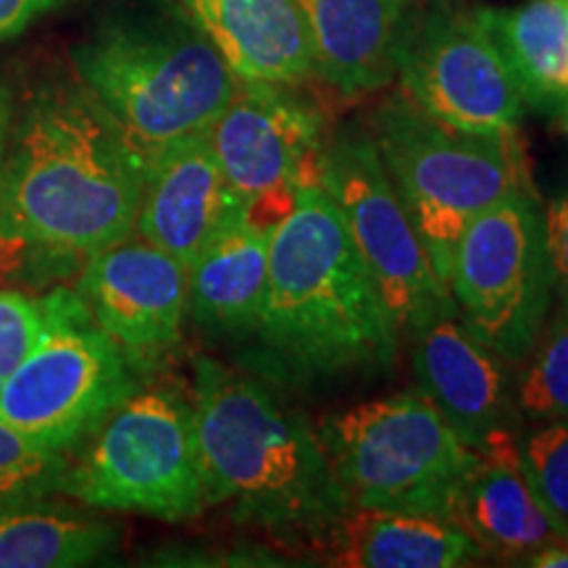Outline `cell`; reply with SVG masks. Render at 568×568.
I'll list each match as a JSON object with an SVG mask.
<instances>
[{"instance_id":"obj_1","label":"cell","mask_w":568,"mask_h":568,"mask_svg":"<svg viewBox=\"0 0 568 568\" xmlns=\"http://www.w3.org/2000/svg\"><path fill=\"white\" fill-rule=\"evenodd\" d=\"M403 335L322 184L297 187L268 230V284L243 364L268 385L322 393L389 374Z\"/></svg>"},{"instance_id":"obj_2","label":"cell","mask_w":568,"mask_h":568,"mask_svg":"<svg viewBox=\"0 0 568 568\" xmlns=\"http://www.w3.org/2000/svg\"><path fill=\"white\" fill-rule=\"evenodd\" d=\"M145 169L82 84L40 90L11 126L0 240L88 261L134 234Z\"/></svg>"},{"instance_id":"obj_3","label":"cell","mask_w":568,"mask_h":568,"mask_svg":"<svg viewBox=\"0 0 568 568\" xmlns=\"http://www.w3.org/2000/svg\"><path fill=\"white\" fill-rule=\"evenodd\" d=\"M193 410L205 503L290 550H318L353 506L316 426L264 382L195 358Z\"/></svg>"},{"instance_id":"obj_4","label":"cell","mask_w":568,"mask_h":568,"mask_svg":"<svg viewBox=\"0 0 568 568\" xmlns=\"http://www.w3.org/2000/svg\"><path fill=\"white\" fill-rule=\"evenodd\" d=\"M84 90L116 119L145 163L205 132L237 90V74L187 11L109 19L71 53Z\"/></svg>"},{"instance_id":"obj_5","label":"cell","mask_w":568,"mask_h":568,"mask_svg":"<svg viewBox=\"0 0 568 568\" xmlns=\"http://www.w3.org/2000/svg\"><path fill=\"white\" fill-rule=\"evenodd\" d=\"M366 130L445 284L466 226L506 197L535 190L518 132L450 130L403 92L376 103Z\"/></svg>"},{"instance_id":"obj_6","label":"cell","mask_w":568,"mask_h":568,"mask_svg":"<svg viewBox=\"0 0 568 568\" xmlns=\"http://www.w3.org/2000/svg\"><path fill=\"white\" fill-rule=\"evenodd\" d=\"M326 458L353 506L450 518L479 464L422 393L374 397L324 416Z\"/></svg>"},{"instance_id":"obj_7","label":"cell","mask_w":568,"mask_h":568,"mask_svg":"<svg viewBox=\"0 0 568 568\" xmlns=\"http://www.w3.org/2000/svg\"><path fill=\"white\" fill-rule=\"evenodd\" d=\"M69 460L55 493L88 508L190 521L209 508L197 456L193 395L138 387Z\"/></svg>"},{"instance_id":"obj_8","label":"cell","mask_w":568,"mask_h":568,"mask_svg":"<svg viewBox=\"0 0 568 568\" xmlns=\"http://www.w3.org/2000/svg\"><path fill=\"white\" fill-rule=\"evenodd\" d=\"M53 329L0 385V418L69 456L140 387V368L92 322L77 290L45 297Z\"/></svg>"},{"instance_id":"obj_9","label":"cell","mask_w":568,"mask_h":568,"mask_svg":"<svg viewBox=\"0 0 568 568\" xmlns=\"http://www.w3.org/2000/svg\"><path fill=\"white\" fill-rule=\"evenodd\" d=\"M447 287L468 329L510 366H524L556 295L535 190L506 197L466 226Z\"/></svg>"},{"instance_id":"obj_10","label":"cell","mask_w":568,"mask_h":568,"mask_svg":"<svg viewBox=\"0 0 568 568\" xmlns=\"http://www.w3.org/2000/svg\"><path fill=\"white\" fill-rule=\"evenodd\" d=\"M318 184L335 203L403 337L456 305L450 287L432 266L366 126L345 124L329 134Z\"/></svg>"},{"instance_id":"obj_11","label":"cell","mask_w":568,"mask_h":568,"mask_svg":"<svg viewBox=\"0 0 568 568\" xmlns=\"http://www.w3.org/2000/svg\"><path fill=\"white\" fill-rule=\"evenodd\" d=\"M209 140L245 216L272 230L295 205L297 187L318 184L329 130L301 84L240 80Z\"/></svg>"},{"instance_id":"obj_12","label":"cell","mask_w":568,"mask_h":568,"mask_svg":"<svg viewBox=\"0 0 568 568\" xmlns=\"http://www.w3.org/2000/svg\"><path fill=\"white\" fill-rule=\"evenodd\" d=\"M403 95L426 116L468 134H514L521 90L474 11L450 0L416 6L397 55Z\"/></svg>"},{"instance_id":"obj_13","label":"cell","mask_w":568,"mask_h":568,"mask_svg":"<svg viewBox=\"0 0 568 568\" xmlns=\"http://www.w3.org/2000/svg\"><path fill=\"white\" fill-rule=\"evenodd\" d=\"M410 343L418 389L477 456L518 447L514 366L468 329L458 305L416 329Z\"/></svg>"},{"instance_id":"obj_14","label":"cell","mask_w":568,"mask_h":568,"mask_svg":"<svg viewBox=\"0 0 568 568\" xmlns=\"http://www.w3.org/2000/svg\"><path fill=\"white\" fill-rule=\"evenodd\" d=\"M77 293L92 322L109 335L140 372L180 345L187 316V268L142 237L92 253Z\"/></svg>"},{"instance_id":"obj_15","label":"cell","mask_w":568,"mask_h":568,"mask_svg":"<svg viewBox=\"0 0 568 568\" xmlns=\"http://www.w3.org/2000/svg\"><path fill=\"white\" fill-rule=\"evenodd\" d=\"M245 213L213 153L209 130L163 148L148 161L134 234L174 255L184 268Z\"/></svg>"},{"instance_id":"obj_16","label":"cell","mask_w":568,"mask_h":568,"mask_svg":"<svg viewBox=\"0 0 568 568\" xmlns=\"http://www.w3.org/2000/svg\"><path fill=\"white\" fill-rule=\"evenodd\" d=\"M314 59V74L343 98L385 90L416 0H293Z\"/></svg>"},{"instance_id":"obj_17","label":"cell","mask_w":568,"mask_h":568,"mask_svg":"<svg viewBox=\"0 0 568 568\" xmlns=\"http://www.w3.org/2000/svg\"><path fill=\"white\" fill-rule=\"evenodd\" d=\"M237 80L303 84L314 74L293 0H180Z\"/></svg>"},{"instance_id":"obj_18","label":"cell","mask_w":568,"mask_h":568,"mask_svg":"<svg viewBox=\"0 0 568 568\" xmlns=\"http://www.w3.org/2000/svg\"><path fill=\"white\" fill-rule=\"evenodd\" d=\"M316 552L343 568H456L487 558L450 518L364 506L347 508Z\"/></svg>"},{"instance_id":"obj_19","label":"cell","mask_w":568,"mask_h":568,"mask_svg":"<svg viewBox=\"0 0 568 568\" xmlns=\"http://www.w3.org/2000/svg\"><path fill=\"white\" fill-rule=\"evenodd\" d=\"M268 284V230L237 216L187 268V316L216 337L245 343Z\"/></svg>"},{"instance_id":"obj_20","label":"cell","mask_w":568,"mask_h":568,"mask_svg":"<svg viewBox=\"0 0 568 568\" xmlns=\"http://www.w3.org/2000/svg\"><path fill=\"white\" fill-rule=\"evenodd\" d=\"M453 521L468 531L487 556L518 564L545 545L566 539L531 493L518 447L479 456L477 468L460 489Z\"/></svg>"},{"instance_id":"obj_21","label":"cell","mask_w":568,"mask_h":568,"mask_svg":"<svg viewBox=\"0 0 568 568\" xmlns=\"http://www.w3.org/2000/svg\"><path fill=\"white\" fill-rule=\"evenodd\" d=\"M524 103L568 122V0H527L516 9H477Z\"/></svg>"},{"instance_id":"obj_22","label":"cell","mask_w":568,"mask_h":568,"mask_svg":"<svg viewBox=\"0 0 568 568\" xmlns=\"http://www.w3.org/2000/svg\"><path fill=\"white\" fill-rule=\"evenodd\" d=\"M119 545L113 524L42 497L0 500V568L90 566Z\"/></svg>"},{"instance_id":"obj_23","label":"cell","mask_w":568,"mask_h":568,"mask_svg":"<svg viewBox=\"0 0 568 568\" xmlns=\"http://www.w3.org/2000/svg\"><path fill=\"white\" fill-rule=\"evenodd\" d=\"M518 414L531 422L568 418V311L558 308L545 322L516 382Z\"/></svg>"},{"instance_id":"obj_24","label":"cell","mask_w":568,"mask_h":568,"mask_svg":"<svg viewBox=\"0 0 568 568\" xmlns=\"http://www.w3.org/2000/svg\"><path fill=\"white\" fill-rule=\"evenodd\" d=\"M518 453L531 493L568 539V418H552L529 432Z\"/></svg>"},{"instance_id":"obj_25","label":"cell","mask_w":568,"mask_h":568,"mask_svg":"<svg viewBox=\"0 0 568 568\" xmlns=\"http://www.w3.org/2000/svg\"><path fill=\"white\" fill-rule=\"evenodd\" d=\"M69 456L34 445L0 418V500L55 493Z\"/></svg>"},{"instance_id":"obj_26","label":"cell","mask_w":568,"mask_h":568,"mask_svg":"<svg viewBox=\"0 0 568 568\" xmlns=\"http://www.w3.org/2000/svg\"><path fill=\"white\" fill-rule=\"evenodd\" d=\"M53 316L45 301L0 290V385L51 335Z\"/></svg>"},{"instance_id":"obj_27","label":"cell","mask_w":568,"mask_h":568,"mask_svg":"<svg viewBox=\"0 0 568 568\" xmlns=\"http://www.w3.org/2000/svg\"><path fill=\"white\" fill-rule=\"evenodd\" d=\"M545 243H548L552 287L558 295V308L568 311V190L550 197L542 211Z\"/></svg>"},{"instance_id":"obj_28","label":"cell","mask_w":568,"mask_h":568,"mask_svg":"<svg viewBox=\"0 0 568 568\" xmlns=\"http://www.w3.org/2000/svg\"><path fill=\"white\" fill-rule=\"evenodd\" d=\"M67 0H0V42L17 38L40 17L59 9Z\"/></svg>"},{"instance_id":"obj_29","label":"cell","mask_w":568,"mask_h":568,"mask_svg":"<svg viewBox=\"0 0 568 568\" xmlns=\"http://www.w3.org/2000/svg\"><path fill=\"white\" fill-rule=\"evenodd\" d=\"M11 126H13L11 90L6 88L3 80H0V180H3V166H6V153H9Z\"/></svg>"},{"instance_id":"obj_30","label":"cell","mask_w":568,"mask_h":568,"mask_svg":"<svg viewBox=\"0 0 568 568\" xmlns=\"http://www.w3.org/2000/svg\"><path fill=\"white\" fill-rule=\"evenodd\" d=\"M524 564L537 566V568H568V539L545 545V548L531 552Z\"/></svg>"},{"instance_id":"obj_31","label":"cell","mask_w":568,"mask_h":568,"mask_svg":"<svg viewBox=\"0 0 568 568\" xmlns=\"http://www.w3.org/2000/svg\"><path fill=\"white\" fill-rule=\"evenodd\" d=\"M566 130H568V122H566Z\"/></svg>"}]
</instances>
